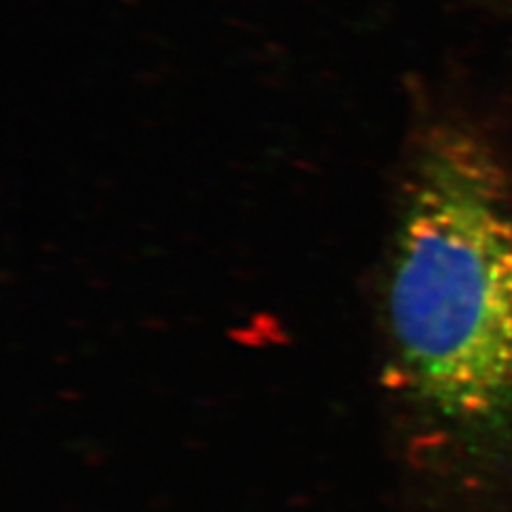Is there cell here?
Segmentation results:
<instances>
[{"mask_svg":"<svg viewBox=\"0 0 512 512\" xmlns=\"http://www.w3.org/2000/svg\"><path fill=\"white\" fill-rule=\"evenodd\" d=\"M478 137L440 131L399 210L387 312L406 389L459 429L512 414V190Z\"/></svg>","mask_w":512,"mask_h":512,"instance_id":"6da1fadb","label":"cell"}]
</instances>
